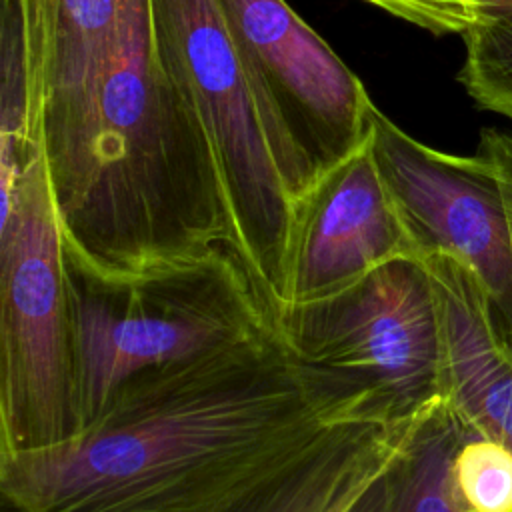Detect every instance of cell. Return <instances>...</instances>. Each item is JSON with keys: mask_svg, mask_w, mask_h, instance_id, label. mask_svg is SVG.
Segmentation results:
<instances>
[{"mask_svg": "<svg viewBox=\"0 0 512 512\" xmlns=\"http://www.w3.org/2000/svg\"><path fill=\"white\" fill-rule=\"evenodd\" d=\"M282 318L312 360L374 386L400 416L444 398L440 308L424 258H392Z\"/></svg>", "mask_w": 512, "mask_h": 512, "instance_id": "cell-6", "label": "cell"}, {"mask_svg": "<svg viewBox=\"0 0 512 512\" xmlns=\"http://www.w3.org/2000/svg\"><path fill=\"white\" fill-rule=\"evenodd\" d=\"M462 38L466 60L458 80L480 108L512 120V16L474 22Z\"/></svg>", "mask_w": 512, "mask_h": 512, "instance_id": "cell-15", "label": "cell"}, {"mask_svg": "<svg viewBox=\"0 0 512 512\" xmlns=\"http://www.w3.org/2000/svg\"><path fill=\"white\" fill-rule=\"evenodd\" d=\"M0 452L80 430L64 238L46 150L0 192Z\"/></svg>", "mask_w": 512, "mask_h": 512, "instance_id": "cell-2", "label": "cell"}, {"mask_svg": "<svg viewBox=\"0 0 512 512\" xmlns=\"http://www.w3.org/2000/svg\"><path fill=\"white\" fill-rule=\"evenodd\" d=\"M450 492L462 512H512V448L470 432L452 458Z\"/></svg>", "mask_w": 512, "mask_h": 512, "instance_id": "cell-14", "label": "cell"}, {"mask_svg": "<svg viewBox=\"0 0 512 512\" xmlns=\"http://www.w3.org/2000/svg\"><path fill=\"white\" fill-rule=\"evenodd\" d=\"M444 350V396L480 436L512 448V354L484 292L456 260L430 254Z\"/></svg>", "mask_w": 512, "mask_h": 512, "instance_id": "cell-10", "label": "cell"}, {"mask_svg": "<svg viewBox=\"0 0 512 512\" xmlns=\"http://www.w3.org/2000/svg\"><path fill=\"white\" fill-rule=\"evenodd\" d=\"M470 430L448 398L420 418L406 450L392 466L390 512H462L450 492L452 458Z\"/></svg>", "mask_w": 512, "mask_h": 512, "instance_id": "cell-13", "label": "cell"}, {"mask_svg": "<svg viewBox=\"0 0 512 512\" xmlns=\"http://www.w3.org/2000/svg\"><path fill=\"white\" fill-rule=\"evenodd\" d=\"M384 414L400 416L374 386L312 360L272 314L130 376L66 440L0 452V512H252Z\"/></svg>", "mask_w": 512, "mask_h": 512, "instance_id": "cell-1", "label": "cell"}, {"mask_svg": "<svg viewBox=\"0 0 512 512\" xmlns=\"http://www.w3.org/2000/svg\"><path fill=\"white\" fill-rule=\"evenodd\" d=\"M158 54L198 114L230 202L238 248L278 314L292 298L298 214L216 0H148Z\"/></svg>", "mask_w": 512, "mask_h": 512, "instance_id": "cell-3", "label": "cell"}, {"mask_svg": "<svg viewBox=\"0 0 512 512\" xmlns=\"http://www.w3.org/2000/svg\"><path fill=\"white\" fill-rule=\"evenodd\" d=\"M352 504H354V502H352ZM352 504H346V506H338V508H334V510H332V512H348V510H350V506H352Z\"/></svg>", "mask_w": 512, "mask_h": 512, "instance_id": "cell-20", "label": "cell"}, {"mask_svg": "<svg viewBox=\"0 0 512 512\" xmlns=\"http://www.w3.org/2000/svg\"><path fill=\"white\" fill-rule=\"evenodd\" d=\"M424 412L408 418L384 414L360 424L304 464L252 512H332L356 502L402 456Z\"/></svg>", "mask_w": 512, "mask_h": 512, "instance_id": "cell-11", "label": "cell"}, {"mask_svg": "<svg viewBox=\"0 0 512 512\" xmlns=\"http://www.w3.org/2000/svg\"><path fill=\"white\" fill-rule=\"evenodd\" d=\"M370 148L380 176L420 256L462 264L484 292L506 346L512 336V236L494 164L434 150L376 106Z\"/></svg>", "mask_w": 512, "mask_h": 512, "instance_id": "cell-7", "label": "cell"}, {"mask_svg": "<svg viewBox=\"0 0 512 512\" xmlns=\"http://www.w3.org/2000/svg\"><path fill=\"white\" fill-rule=\"evenodd\" d=\"M298 220L316 184L370 138L364 84L286 0H216Z\"/></svg>", "mask_w": 512, "mask_h": 512, "instance_id": "cell-5", "label": "cell"}, {"mask_svg": "<svg viewBox=\"0 0 512 512\" xmlns=\"http://www.w3.org/2000/svg\"><path fill=\"white\" fill-rule=\"evenodd\" d=\"M0 192L44 148V0H2Z\"/></svg>", "mask_w": 512, "mask_h": 512, "instance_id": "cell-12", "label": "cell"}, {"mask_svg": "<svg viewBox=\"0 0 512 512\" xmlns=\"http://www.w3.org/2000/svg\"><path fill=\"white\" fill-rule=\"evenodd\" d=\"M434 34H464L474 24L468 0H366Z\"/></svg>", "mask_w": 512, "mask_h": 512, "instance_id": "cell-16", "label": "cell"}, {"mask_svg": "<svg viewBox=\"0 0 512 512\" xmlns=\"http://www.w3.org/2000/svg\"><path fill=\"white\" fill-rule=\"evenodd\" d=\"M124 0H44L42 132L54 198L76 180L96 126Z\"/></svg>", "mask_w": 512, "mask_h": 512, "instance_id": "cell-9", "label": "cell"}, {"mask_svg": "<svg viewBox=\"0 0 512 512\" xmlns=\"http://www.w3.org/2000/svg\"><path fill=\"white\" fill-rule=\"evenodd\" d=\"M474 22H488L512 16V0H468Z\"/></svg>", "mask_w": 512, "mask_h": 512, "instance_id": "cell-19", "label": "cell"}, {"mask_svg": "<svg viewBox=\"0 0 512 512\" xmlns=\"http://www.w3.org/2000/svg\"><path fill=\"white\" fill-rule=\"evenodd\" d=\"M478 152L482 156H486L496 168V174L502 184L506 208H508L510 236H512V134H506V132H500L494 128L482 130ZM508 350L512 354V336H510Z\"/></svg>", "mask_w": 512, "mask_h": 512, "instance_id": "cell-17", "label": "cell"}, {"mask_svg": "<svg viewBox=\"0 0 512 512\" xmlns=\"http://www.w3.org/2000/svg\"><path fill=\"white\" fill-rule=\"evenodd\" d=\"M398 256L422 258L380 176L368 138L316 184L300 210L288 310L332 294Z\"/></svg>", "mask_w": 512, "mask_h": 512, "instance_id": "cell-8", "label": "cell"}, {"mask_svg": "<svg viewBox=\"0 0 512 512\" xmlns=\"http://www.w3.org/2000/svg\"><path fill=\"white\" fill-rule=\"evenodd\" d=\"M80 428L130 376L236 340L278 314L242 258L134 286H102L66 264Z\"/></svg>", "mask_w": 512, "mask_h": 512, "instance_id": "cell-4", "label": "cell"}, {"mask_svg": "<svg viewBox=\"0 0 512 512\" xmlns=\"http://www.w3.org/2000/svg\"><path fill=\"white\" fill-rule=\"evenodd\" d=\"M392 466L384 474H380L362 492V496L350 506L348 512H390V502H392Z\"/></svg>", "mask_w": 512, "mask_h": 512, "instance_id": "cell-18", "label": "cell"}]
</instances>
